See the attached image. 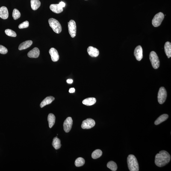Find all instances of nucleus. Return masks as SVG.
Instances as JSON below:
<instances>
[{"mask_svg":"<svg viewBox=\"0 0 171 171\" xmlns=\"http://www.w3.org/2000/svg\"><path fill=\"white\" fill-rule=\"evenodd\" d=\"M170 159V156L168 152L166 151H162L156 155L155 163L157 166L162 167L168 164Z\"/></svg>","mask_w":171,"mask_h":171,"instance_id":"nucleus-1","label":"nucleus"},{"mask_svg":"<svg viewBox=\"0 0 171 171\" xmlns=\"http://www.w3.org/2000/svg\"><path fill=\"white\" fill-rule=\"evenodd\" d=\"M129 169L130 171H138L139 164L137 158L134 155H130L127 159Z\"/></svg>","mask_w":171,"mask_h":171,"instance_id":"nucleus-2","label":"nucleus"},{"mask_svg":"<svg viewBox=\"0 0 171 171\" xmlns=\"http://www.w3.org/2000/svg\"><path fill=\"white\" fill-rule=\"evenodd\" d=\"M48 21L50 26L54 32L57 34H59L61 32L62 27L58 20L53 18H51L49 19Z\"/></svg>","mask_w":171,"mask_h":171,"instance_id":"nucleus-3","label":"nucleus"},{"mask_svg":"<svg viewBox=\"0 0 171 171\" xmlns=\"http://www.w3.org/2000/svg\"><path fill=\"white\" fill-rule=\"evenodd\" d=\"M149 57L153 67L155 69H158L160 66V61L156 53L154 51H152L150 53Z\"/></svg>","mask_w":171,"mask_h":171,"instance_id":"nucleus-4","label":"nucleus"},{"mask_svg":"<svg viewBox=\"0 0 171 171\" xmlns=\"http://www.w3.org/2000/svg\"><path fill=\"white\" fill-rule=\"evenodd\" d=\"M164 15L161 12L157 14L154 16L152 20V24L155 27H158L161 25L162 22L164 19Z\"/></svg>","mask_w":171,"mask_h":171,"instance_id":"nucleus-5","label":"nucleus"},{"mask_svg":"<svg viewBox=\"0 0 171 171\" xmlns=\"http://www.w3.org/2000/svg\"><path fill=\"white\" fill-rule=\"evenodd\" d=\"M167 96V93L164 87L160 88L158 94V101L160 104H163L165 102Z\"/></svg>","mask_w":171,"mask_h":171,"instance_id":"nucleus-6","label":"nucleus"},{"mask_svg":"<svg viewBox=\"0 0 171 171\" xmlns=\"http://www.w3.org/2000/svg\"><path fill=\"white\" fill-rule=\"evenodd\" d=\"M68 29L71 37L74 38L76 35V26L75 21L71 20L68 23Z\"/></svg>","mask_w":171,"mask_h":171,"instance_id":"nucleus-7","label":"nucleus"},{"mask_svg":"<svg viewBox=\"0 0 171 171\" xmlns=\"http://www.w3.org/2000/svg\"><path fill=\"white\" fill-rule=\"evenodd\" d=\"M95 124V122L93 119H87L83 121L81 127L83 129H90L94 126Z\"/></svg>","mask_w":171,"mask_h":171,"instance_id":"nucleus-8","label":"nucleus"},{"mask_svg":"<svg viewBox=\"0 0 171 171\" xmlns=\"http://www.w3.org/2000/svg\"><path fill=\"white\" fill-rule=\"evenodd\" d=\"M73 125V120L71 117H69L65 120L63 126L64 131L66 133H69Z\"/></svg>","mask_w":171,"mask_h":171,"instance_id":"nucleus-9","label":"nucleus"},{"mask_svg":"<svg viewBox=\"0 0 171 171\" xmlns=\"http://www.w3.org/2000/svg\"><path fill=\"white\" fill-rule=\"evenodd\" d=\"M134 55L136 59L138 61H140L143 57V49L140 45L136 47L134 51Z\"/></svg>","mask_w":171,"mask_h":171,"instance_id":"nucleus-10","label":"nucleus"},{"mask_svg":"<svg viewBox=\"0 0 171 171\" xmlns=\"http://www.w3.org/2000/svg\"><path fill=\"white\" fill-rule=\"evenodd\" d=\"M49 52L51 56V59L53 62H56L59 58L58 53L57 50L53 48H51L49 49Z\"/></svg>","mask_w":171,"mask_h":171,"instance_id":"nucleus-11","label":"nucleus"},{"mask_svg":"<svg viewBox=\"0 0 171 171\" xmlns=\"http://www.w3.org/2000/svg\"><path fill=\"white\" fill-rule=\"evenodd\" d=\"M87 51L89 55L92 57H97L99 54L98 49L92 46L89 47L87 48Z\"/></svg>","mask_w":171,"mask_h":171,"instance_id":"nucleus-12","label":"nucleus"},{"mask_svg":"<svg viewBox=\"0 0 171 171\" xmlns=\"http://www.w3.org/2000/svg\"><path fill=\"white\" fill-rule=\"evenodd\" d=\"M40 54V51L37 47H35L28 53V56L31 58H37Z\"/></svg>","mask_w":171,"mask_h":171,"instance_id":"nucleus-13","label":"nucleus"},{"mask_svg":"<svg viewBox=\"0 0 171 171\" xmlns=\"http://www.w3.org/2000/svg\"><path fill=\"white\" fill-rule=\"evenodd\" d=\"M50 9L54 13L58 14L63 11V9L59 4H51L50 6Z\"/></svg>","mask_w":171,"mask_h":171,"instance_id":"nucleus-14","label":"nucleus"},{"mask_svg":"<svg viewBox=\"0 0 171 171\" xmlns=\"http://www.w3.org/2000/svg\"><path fill=\"white\" fill-rule=\"evenodd\" d=\"M9 13L8 9L5 7H1L0 8V18L4 19H7L8 18Z\"/></svg>","mask_w":171,"mask_h":171,"instance_id":"nucleus-15","label":"nucleus"},{"mask_svg":"<svg viewBox=\"0 0 171 171\" xmlns=\"http://www.w3.org/2000/svg\"><path fill=\"white\" fill-rule=\"evenodd\" d=\"M54 100V98L53 97L49 96L47 97L42 101L40 104V107L41 108H43L45 106L50 104Z\"/></svg>","mask_w":171,"mask_h":171,"instance_id":"nucleus-16","label":"nucleus"},{"mask_svg":"<svg viewBox=\"0 0 171 171\" xmlns=\"http://www.w3.org/2000/svg\"><path fill=\"white\" fill-rule=\"evenodd\" d=\"M33 42L31 40H28L23 42L21 44L19 47V50L21 51L23 50L27 49V48L30 47L32 44Z\"/></svg>","mask_w":171,"mask_h":171,"instance_id":"nucleus-17","label":"nucleus"},{"mask_svg":"<svg viewBox=\"0 0 171 171\" xmlns=\"http://www.w3.org/2000/svg\"><path fill=\"white\" fill-rule=\"evenodd\" d=\"M96 101V99L95 98H89L83 100L82 103L86 106H91L95 104Z\"/></svg>","mask_w":171,"mask_h":171,"instance_id":"nucleus-18","label":"nucleus"},{"mask_svg":"<svg viewBox=\"0 0 171 171\" xmlns=\"http://www.w3.org/2000/svg\"><path fill=\"white\" fill-rule=\"evenodd\" d=\"M164 51L168 58L171 57V43L170 42H166L164 45Z\"/></svg>","mask_w":171,"mask_h":171,"instance_id":"nucleus-19","label":"nucleus"},{"mask_svg":"<svg viewBox=\"0 0 171 171\" xmlns=\"http://www.w3.org/2000/svg\"><path fill=\"white\" fill-rule=\"evenodd\" d=\"M169 117L168 115L167 114H163L159 116L155 121L154 124L156 125H158L162 122L167 120Z\"/></svg>","mask_w":171,"mask_h":171,"instance_id":"nucleus-20","label":"nucleus"},{"mask_svg":"<svg viewBox=\"0 0 171 171\" xmlns=\"http://www.w3.org/2000/svg\"><path fill=\"white\" fill-rule=\"evenodd\" d=\"M56 117L52 113H49L48 115V120L49 122V126L50 128H52L55 122Z\"/></svg>","mask_w":171,"mask_h":171,"instance_id":"nucleus-21","label":"nucleus"},{"mask_svg":"<svg viewBox=\"0 0 171 171\" xmlns=\"http://www.w3.org/2000/svg\"><path fill=\"white\" fill-rule=\"evenodd\" d=\"M31 4L32 9L36 10L40 7L41 2L39 0H31Z\"/></svg>","mask_w":171,"mask_h":171,"instance_id":"nucleus-22","label":"nucleus"},{"mask_svg":"<svg viewBox=\"0 0 171 171\" xmlns=\"http://www.w3.org/2000/svg\"><path fill=\"white\" fill-rule=\"evenodd\" d=\"M52 146L56 150L60 149L61 147L60 144V141L59 139L57 138V136L54 137L52 143Z\"/></svg>","mask_w":171,"mask_h":171,"instance_id":"nucleus-23","label":"nucleus"},{"mask_svg":"<svg viewBox=\"0 0 171 171\" xmlns=\"http://www.w3.org/2000/svg\"><path fill=\"white\" fill-rule=\"evenodd\" d=\"M102 152L101 150L97 149L95 150L92 154V158L94 159H96L99 158L102 156Z\"/></svg>","mask_w":171,"mask_h":171,"instance_id":"nucleus-24","label":"nucleus"},{"mask_svg":"<svg viewBox=\"0 0 171 171\" xmlns=\"http://www.w3.org/2000/svg\"><path fill=\"white\" fill-rule=\"evenodd\" d=\"M107 167L108 168L113 171H115L117 170V166L116 163L113 161L109 162L107 165Z\"/></svg>","mask_w":171,"mask_h":171,"instance_id":"nucleus-25","label":"nucleus"},{"mask_svg":"<svg viewBox=\"0 0 171 171\" xmlns=\"http://www.w3.org/2000/svg\"><path fill=\"white\" fill-rule=\"evenodd\" d=\"M85 163V161L84 159L80 157L75 160V164L76 167H79L84 166Z\"/></svg>","mask_w":171,"mask_h":171,"instance_id":"nucleus-26","label":"nucleus"},{"mask_svg":"<svg viewBox=\"0 0 171 171\" xmlns=\"http://www.w3.org/2000/svg\"><path fill=\"white\" fill-rule=\"evenodd\" d=\"M12 15L14 19L16 20L20 18L21 13L17 9H14L13 10Z\"/></svg>","mask_w":171,"mask_h":171,"instance_id":"nucleus-27","label":"nucleus"},{"mask_svg":"<svg viewBox=\"0 0 171 171\" xmlns=\"http://www.w3.org/2000/svg\"><path fill=\"white\" fill-rule=\"evenodd\" d=\"M5 33L7 35L10 36V37H16L17 36L16 33L11 29H7L5 30Z\"/></svg>","mask_w":171,"mask_h":171,"instance_id":"nucleus-28","label":"nucleus"},{"mask_svg":"<svg viewBox=\"0 0 171 171\" xmlns=\"http://www.w3.org/2000/svg\"><path fill=\"white\" fill-rule=\"evenodd\" d=\"M29 23L28 21H26L23 22L22 23L20 24L19 26V28L20 29L28 28L29 26Z\"/></svg>","mask_w":171,"mask_h":171,"instance_id":"nucleus-29","label":"nucleus"},{"mask_svg":"<svg viewBox=\"0 0 171 171\" xmlns=\"http://www.w3.org/2000/svg\"><path fill=\"white\" fill-rule=\"evenodd\" d=\"M8 52V50L5 47L2 45H0V53L2 54H5Z\"/></svg>","mask_w":171,"mask_h":171,"instance_id":"nucleus-30","label":"nucleus"},{"mask_svg":"<svg viewBox=\"0 0 171 171\" xmlns=\"http://www.w3.org/2000/svg\"><path fill=\"white\" fill-rule=\"evenodd\" d=\"M75 91V89L74 88H71L69 90V92L71 93H74Z\"/></svg>","mask_w":171,"mask_h":171,"instance_id":"nucleus-31","label":"nucleus"},{"mask_svg":"<svg viewBox=\"0 0 171 171\" xmlns=\"http://www.w3.org/2000/svg\"><path fill=\"white\" fill-rule=\"evenodd\" d=\"M59 4L60 7H62V8L64 7H65V4L64 2H60Z\"/></svg>","mask_w":171,"mask_h":171,"instance_id":"nucleus-32","label":"nucleus"},{"mask_svg":"<svg viewBox=\"0 0 171 171\" xmlns=\"http://www.w3.org/2000/svg\"><path fill=\"white\" fill-rule=\"evenodd\" d=\"M67 82L68 84H71L73 82V80L72 79H68L67 81Z\"/></svg>","mask_w":171,"mask_h":171,"instance_id":"nucleus-33","label":"nucleus"},{"mask_svg":"<svg viewBox=\"0 0 171 171\" xmlns=\"http://www.w3.org/2000/svg\"><path fill=\"white\" fill-rule=\"evenodd\" d=\"M85 1H87V0H85Z\"/></svg>","mask_w":171,"mask_h":171,"instance_id":"nucleus-34","label":"nucleus"}]
</instances>
